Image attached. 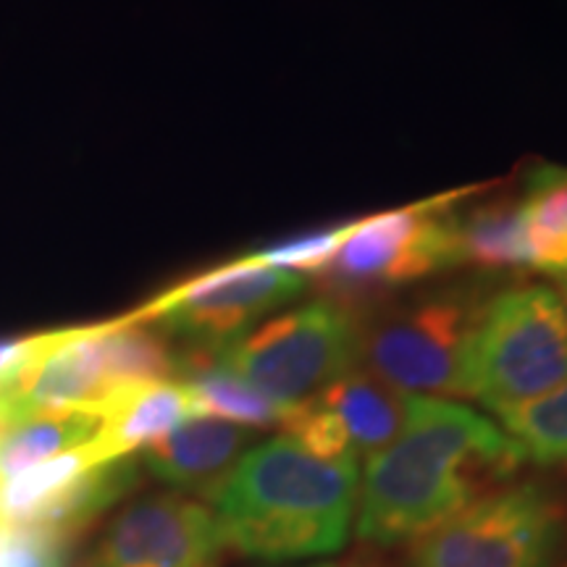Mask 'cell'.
Returning <instances> with one entry per match:
<instances>
[{
	"label": "cell",
	"instance_id": "6da1fadb",
	"mask_svg": "<svg viewBox=\"0 0 567 567\" xmlns=\"http://www.w3.org/2000/svg\"><path fill=\"white\" fill-rule=\"evenodd\" d=\"M526 460L523 446L476 410L410 396L402 434L368 457L354 534L371 547L413 544L513 478Z\"/></svg>",
	"mask_w": 567,
	"mask_h": 567
},
{
	"label": "cell",
	"instance_id": "7a4b0ae2",
	"mask_svg": "<svg viewBox=\"0 0 567 567\" xmlns=\"http://www.w3.org/2000/svg\"><path fill=\"white\" fill-rule=\"evenodd\" d=\"M358 494V460H321L284 434L252 444L210 502L229 549L276 565L342 551Z\"/></svg>",
	"mask_w": 567,
	"mask_h": 567
},
{
	"label": "cell",
	"instance_id": "3957f363",
	"mask_svg": "<svg viewBox=\"0 0 567 567\" xmlns=\"http://www.w3.org/2000/svg\"><path fill=\"white\" fill-rule=\"evenodd\" d=\"M567 381V316L549 287L488 295L467 342L465 396L505 417Z\"/></svg>",
	"mask_w": 567,
	"mask_h": 567
},
{
	"label": "cell",
	"instance_id": "277c9868",
	"mask_svg": "<svg viewBox=\"0 0 567 567\" xmlns=\"http://www.w3.org/2000/svg\"><path fill=\"white\" fill-rule=\"evenodd\" d=\"M486 297L450 287L358 318V365L410 396H465V360Z\"/></svg>",
	"mask_w": 567,
	"mask_h": 567
},
{
	"label": "cell",
	"instance_id": "5b68a950",
	"mask_svg": "<svg viewBox=\"0 0 567 567\" xmlns=\"http://www.w3.org/2000/svg\"><path fill=\"white\" fill-rule=\"evenodd\" d=\"M567 513L544 484H509L410 544L408 567H555Z\"/></svg>",
	"mask_w": 567,
	"mask_h": 567
},
{
	"label": "cell",
	"instance_id": "8992f818",
	"mask_svg": "<svg viewBox=\"0 0 567 567\" xmlns=\"http://www.w3.org/2000/svg\"><path fill=\"white\" fill-rule=\"evenodd\" d=\"M457 266L446 203L379 213L347 229L334 258L316 274L326 300L363 316L402 284Z\"/></svg>",
	"mask_w": 567,
	"mask_h": 567
},
{
	"label": "cell",
	"instance_id": "52a82bcc",
	"mask_svg": "<svg viewBox=\"0 0 567 567\" xmlns=\"http://www.w3.org/2000/svg\"><path fill=\"white\" fill-rule=\"evenodd\" d=\"M218 360L289 410L358 368V316L323 297L247 331Z\"/></svg>",
	"mask_w": 567,
	"mask_h": 567
},
{
	"label": "cell",
	"instance_id": "ba28073f",
	"mask_svg": "<svg viewBox=\"0 0 567 567\" xmlns=\"http://www.w3.org/2000/svg\"><path fill=\"white\" fill-rule=\"evenodd\" d=\"M305 289V276L245 258L179 284L137 316L168 339H182L184 350L221 352L260 318L302 297Z\"/></svg>",
	"mask_w": 567,
	"mask_h": 567
},
{
	"label": "cell",
	"instance_id": "9c48e42d",
	"mask_svg": "<svg viewBox=\"0 0 567 567\" xmlns=\"http://www.w3.org/2000/svg\"><path fill=\"white\" fill-rule=\"evenodd\" d=\"M226 549L229 544L213 509L166 492L118 509L80 567H221Z\"/></svg>",
	"mask_w": 567,
	"mask_h": 567
},
{
	"label": "cell",
	"instance_id": "30bf717a",
	"mask_svg": "<svg viewBox=\"0 0 567 567\" xmlns=\"http://www.w3.org/2000/svg\"><path fill=\"white\" fill-rule=\"evenodd\" d=\"M252 429L197 415L142 446L140 465L161 484L210 499L252 446Z\"/></svg>",
	"mask_w": 567,
	"mask_h": 567
},
{
	"label": "cell",
	"instance_id": "8fae6325",
	"mask_svg": "<svg viewBox=\"0 0 567 567\" xmlns=\"http://www.w3.org/2000/svg\"><path fill=\"white\" fill-rule=\"evenodd\" d=\"M97 410L103 413V429L95 442L109 460L130 457L200 415L193 392L182 381L124 386Z\"/></svg>",
	"mask_w": 567,
	"mask_h": 567
},
{
	"label": "cell",
	"instance_id": "7c38bea8",
	"mask_svg": "<svg viewBox=\"0 0 567 567\" xmlns=\"http://www.w3.org/2000/svg\"><path fill=\"white\" fill-rule=\"evenodd\" d=\"M316 396L344 425L354 455L373 457L386 450L408 423L410 394L396 392L365 368H352Z\"/></svg>",
	"mask_w": 567,
	"mask_h": 567
},
{
	"label": "cell",
	"instance_id": "4fadbf2b",
	"mask_svg": "<svg viewBox=\"0 0 567 567\" xmlns=\"http://www.w3.org/2000/svg\"><path fill=\"white\" fill-rule=\"evenodd\" d=\"M140 460L132 455L87 467L61 492H55L34 513L24 530H42L71 547L105 509H111L140 486Z\"/></svg>",
	"mask_w": 567,
	"mask_h": 567
},
{
	"label": "cell",
	"instance_id": "5bb4252c",
	"mask_svg": "<svg viewBox=\"0 0 567 567\" xmlns=\"http://www.w3.org/2000/svg\"><path fill=\"white\" fill-rule=\"evenodd\" d=\"M176 381L189 389L200 415L245 425V429H271L287 415V408L276 405L229 371L218 352L182 350L176 354Z\"/></svg>",
	"mask_w": 567,
	"mask_h": 567
},
{
	"label": "cell",
	"instance_id": "9a60e30c",
	"mask_svg": "<svg viewBox=\"0 0 567 567\" xmlns=\"http://www.w3.org/2000/svg\"><path fill=\"white\" fill-rule=\"evenodd\" d=\"M452 247L457 266L534 268V250L523 216V203H478L463 213L452 210Z\"/></svg>",
	"mask_w": 567,
	"mask_h": 567
},
{
	"label": "cell",
	"instance_id": "2e32d148",
	"mask_svg": "<svg viewBox=\"0 0 567 567\" xmlns=\"http://www.w3.org/2000/svg\"><path fill=\"white\" fill-rule=\"evenodd\" d=\"M103 429L97 408L48 410L0 429V481L95 442Z\"/></svg>",
	"mask_w": 567,
	"mask_h": 567
},
{
	"label": "cell",
	"instance_id": "e0dca14e",
	"mask_svg": "<svg viewBox=\"0 0 567 567\" xmlns=\"http://www.w3.org/2000/svg\"><path fill=\"white\" fill-rule=\"evenodd\" d=\"M523 216L534 268L567 276V168L542 166L530 174Z\"/></svg>",
	"mask_w": 567,
	"mask_h": 567
},
{
	"label": "cell",
	"instance_id": "ac0fdd59",
	"mask_svg": "<svg viewBox=\"0 0 567 567\" xmlns=\"http://www.w3.org/2000/svg\"><path fill=\"white\" fill-rule=\"evenodd\" d=\"M507 434L536 465H557L567 457V381L555 392L502 417Z\"/></svg>",
	"mask_w": 567,
	"mask_h": 567
},
{
	"label": "cell",
	"instance_id": "d6986e66",
	"mask_svg": "<svg viewBox=\"0 0 567 567\" xmlns=\"http://www.w3.org/2000/svg\"><path fill=\"white\" fill-rule=\"evenodd\" d=\"M281 425L287 436L295 439L310 455L321 460H358L344 425L318 396L289 408Z\"/></svg>",
	"mask_w": 567,
	"mask_h": 567
},
{
	"label": "cell",
	"instance_id": "ffe728a7",
	"mask_svg": "<svg viewBox=\"0 0 567 567\" xmlns=\"http://www.w3.org/2000/svg\"><path fill=\"white\" fill-rule=\"evenodd\" d=\"M347 229H350V226H334V229L297 234V237L260 247V250L247 255V260H252V264H260V266L281 268V271L318 274L331 258H334V252L339 250V245H342Z\"/></svg>",
	"mask_w": 567,
	"mask_h": 567
},
{
	"label": "cell",
	"instance_id": "44dd1931",
	"mask_svg": "<svg viewBox=\"0 0 567 567\" xmlns=\"http://www.w3.org/2000/svg\"><path fill=\"white\" fill-rule=\"evenodd\" d=\"M69 544L42 530L0 534V567H66Z\"/></svg>",
	"mask_w": 567,
	"mask_h": 567
},
{
	"label": "cell",
	"instance_id": "7402d4cb",
	"mask_svg": "<svg viewBox=\"0 0 567 567\" xmlns=\"http://www.w3.org/2000/svg\"><path fill=\"white\" fill-rule=\"evenodd\" d=\"M42 342H45V334L24 339H0V381L9 379L19 365H24L40 350Z\"/></svg>",
	"mask_w": 567,
	"mask_h": 567
},
{
	"label": "cell",
	"instance_id": "603a6c76",
	"mask_svg": "<svg viewBox=\"0 0 567 567\" xmlns=\"http://www.w3.org/2000/svg\"><path fill=\"white\" fill-rule=\"evenodd\" d=\"M300 567H379L365 557H350V559H331V563H313V565H300Z\"/></svg>",
	"mask_w": 567,
	"mask_h": 567
},
{
	"label": "cell",
	"instance_id": "cb8c5ba5",
	"mask_svg": "<svg viewBox=\"0 0 567 567\" xmlns=\"http://www.w3.org/2000/svg\"><path fill=\"white\" fill-rule=\"evenodd\" d=\"M559 279H563V295H559V302H563L565 316H567V276H559Z\"/></svg>",
	"mask_w": 567,
	"mask_h": 567
},
{
	"label": "cell",
	"instance_id": "d4e9b609",
	"mask_svg": "<svg viewBox=\"0 0 567 567\" xmlns=\"http://www.w3.org/2000/svg\"><path fill=\"white\" fill-rule=\"evenodd\" d=\"M563 463H565V473H567V457H565V460H563Z\"/></svg>",
	"mask_w": 567,
	"mask_h": 567
},
{
	"label": "cell",
	"instance_id": "484cf974",
	"mask_svg": "<svg viewBox=\"0 0 567 567\" xmlns=\"http://www.w3.org/2000/svg\"><path fill=\"white\" fill-rule=\"evenodd\" d=\"M563 567H567V563H565V565H563Z\"/></svg>",
	"mask_w": 567,
	"mask_h": 567
}]
</instances>
